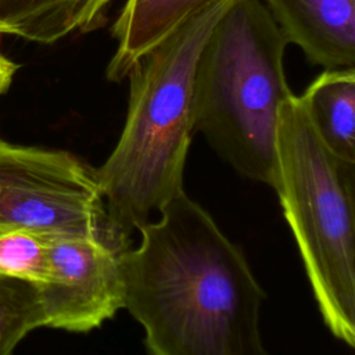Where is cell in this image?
<instances>
[{"label": "cell", "mask_w": 355, "mask_h": 355, "mask_svg": "<svg viewBox=\"0 0 355 355\" xmlns=\"http://www.w3.org/2000/svg\"><path fill=\"white\" fill-rule=\"evenodd\" d=\"M17 71L18 64L0 53V97L8 90Z\"/></svg>", "instance_id": "13"}, {"label": "cell", "mask_w": 355, "mask_h": 355, "mask_svg": "<svg viewBox=\"0 0 355 355\" xmlns=\"http://www.w3.org/2000/svg\"><path fill=\"white\" fill-rule=\"evenodd\" d=\"M215 0H126L111 29L116 50L107 67L110 80H122L137 60Z\"/></svg>", "instance_id": "8"}, {"label": "cell", "mask_w": 355, "mask_h": 355, "mask_svg": "<svg viewBox=\"0 0 355 355\" xmlns=\"http://www.w3.org/2000/svg\"><path fill=\"white\" fill-rule=\"evenodd\" d=\"M18 230L115 241L96 169L65 150L0 139V233Z\"/></svg>", "instance_id": "5"}, {"label": "cell", "mask_w": 355, "mask_h": 355, "mask_svg": "<svg viewBox=\"0 0 355 355\" xmlns=\"http://www.w3.org/2000/svg\"><path fill=\"white\" fill-rule=\"evenodd\" d=\"M122 254L123 306L148 355H270L261 333L266 293L240 245L182 191Z\"/></svg>", "instance_id": "1"}, {"label": "cell", "mask_w": 355, "mask_h": 355, "mask_svg": "<svg viewBox=\"0 0 355 355\" xmlns=\"http://www.w3.org/2000/svg\"><path fill=\"white\" fill-rule=\"evenodd\" d=\"M125 250L103 236H50V279L36 286L43 327L87 333L112 319L123 306Z\"/></svg>", "instance_id": "6"}, {"label": "cell", "mask_w": 355, "mask_h": 355, "mask_svg": "<svg viewBox=\"0 0 355 355\" xmlns=\"http://www.w3.org/2000/svg\"><path fill=\"white\" fill-rule=\"evenodd\" d=\"M287 44L262 0H234L207 39L194 79L196 132L239 175L270 187L279 110L291 94Z\"/></svg>", "instance_id": "3"}, {"label": "cell", "mask_w": 355, "mask_h": 355, "mask_svg": "<svg viewBox=\"0 0 355 355\" xmlns=\"http://www.w3.org/2000/svg\"><path fill=\"white\" fill-rule=\"evenodd\" d=\"M234 0H215L135 62L129 103L116 146L96 169L111 237H130L184 191L196 132L194 79L202 47Z\"/></svg>", "instance_id": "2"}, {"label": "cell", "mask_w": 355, "mask_h": 355, "mask_svg": "<svg viewBox=\"0 0 355 355\" xmlns=\"http://www.w3.org/2000/svg\"><path fill=\"white\" fill-rule=\"evenodd\" d=\"M272 189L294 234L329 331L355 347V164L337 157L312 125L302 96L280 105Z\"/></svg>", "instance_id": "4"}, {"label": "cell", "mask_w": 355, "mask_h": 355, "mask_svg": "<svg viewBox=\"0 0 355 355\" xmlns=\"http://www.w3.org/2000/svg\"><path fill=\"white\" fill-rule=\"evenodd\" d=\"M43 327L37 287L0 275V355H14L32 330Z\"/></svg>", "instance_id": "10"}, {"label": "cell", "mask_w": 355, "mask_h": 355, "mask_svg": "<svg viewBox=\"0 0 355 355\" xmlns=\"http://www.w3.org/2000/svg\"><path fill=\"white\" fill-rule=\"evenodd\" d=\"M49 234L33 232L0 233V275L44 284L50 279Z\"/></svg>", "instance_id": "11"}, {"label": "cell", "mask_w": 355, "mask_h": 355, "mask_svg": "<svg viewBox=\"0 0 355 355\" xmlns=\"http://www.w3.org/2000/svg\"><path fill=\"white\" fill-rule=\"evenodd\" d=\"M79 25V32H90L105 21V8L110 0H64Z\"/></svg>", "instance_id": "12"}, {"label": "cell", "mask_w": 355, "mask_h": 355, "mask_svg": "<svg viewBox=\"0 0 355 355\" xmlns=\"http://www.w3.org/2000/svg\"><path fill=\"white\" fill-rule=\"evenodd\" d=\"M313 128L340 158L355 164V71L326 69L301 94Z\"/></svg>", "instance_id": "9"}, {"label": "cell", "mask_w": 355, "mask_h": 355, "mask_svg": "<svg viewBox=\"0 0 355 355\" xmlns=\"http://www.w3.org/2000/svg\"><path fill=\"white\" fill-rule=\"evenodd\" d=\"M287 43L326 69L355 67V0H262Z\"/></svg>", "instance_id": "7"}]
</instances>
